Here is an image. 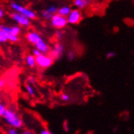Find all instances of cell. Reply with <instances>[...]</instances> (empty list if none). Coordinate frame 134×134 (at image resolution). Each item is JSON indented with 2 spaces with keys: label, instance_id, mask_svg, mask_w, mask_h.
<instances>
[{
  "label": "cell",
  "instance_id": "12",
  "mask_svg": "<svg viewBox=\"0 0 134 134\" xmlns=\"http://www.w3.org/2000/svg\"><path fill=\"white\" fill-rule=\"evenodd\" d=\"M71 11H72V8L69 6H63L59 7V8H58L57 13L60 15H63V16L67 17L71 12Z\"/></svg>",
  "mask_w": 134,
  "mask_h": 134
},
{
  "label": "cell",
  "instance_id": "27",
  "mask_svg": "<svg viewBox=\"0 0 134 134\" xmlns=\"http://www.w3.org/2000/svg\"><path fill=\"white\" fill-rule=\"evenodd\" d=\"M20 134H35V133L32 131H30V130H25V131H23Z\"/></svg>",
  "mask_w": 134,
  "mask_h": 134
},
{
  "label": "cell",
  "instance_id": "22",
  "mask_svg": "<svg viewBox=\"0 0 134 134\" xmlns=\"http://www.w3.org/2000/svg\"><path fill=\"white\" fill-rule=\"evenodd\" d=\"M28 83L29 84H30V85H34L35 83H36V81H35V78L34 77H33V76H29V78H28Z\"/></svg>",
  "mask_w": 134,
  "mask_h": 134
},
{
  "label": "cell",
  "instance_id": "14",
  "mask_svg": "<svg viewBox=\"0 0 134 134\" xmlns=\"http://www.w3.org/2000/svg\"><path fill=\"white\" fill-rule=\"evenodd\" d=\"M25 90H26V91H27L29 95H30L31 97L35 96V90H34V88L33 87L32 85L27 83L25 85Z\"/></svg>",
  "mask_w": 134,
  "mask_h": 134
},
{
  "label": "cell",
  "instance_id": "24",
  "mask_svg": "<svg viewBox=\"0 0 134 134\" xmlns=\"http://www.w3.org/2000/svg\"><path fill=\"white\" fill-rule=\"evenodd\" d=\"M5 85H6V81L4 80V79L1 78V79H0V90H1L4 87Z\"/></svg>",
  "mask_w": 134,
  "mask_h": 134
},
{
  "label": "cell",
  "instance_id": "4",
  "mask_svg": "<svg viewBox=\"0 0 134 134\" xmlns=\"http://www.w3.org/2000/svg\"><path fill=\"white\" fill-rule=\"evenodd\" d=\"M51 20V25L55 28L57 29H64L68 25V20H67V17L63 16V15H59L58 13L54 14L52 15Z\"/></svg>",
  "mask_w": 134,
  "mask_h": 134
},
{
  "label": "cell",
  "instance_id": "9",
  "mask_svg": "<svg viewBox=\"0 0 134 134\" xmlns=\"http://www.w3.org/2000/svg\"><path fill=\"white\" fill-rule=\"evenodd\" d=\"M0 29L4 31V32L10 34H13V35H16L19 36V34L21 32V29L19 26H6V25H0Z\"/></svg>",
  "mask_w": 134,
  "mask_h": 134
},
{
  "label": "cell",
  "instance_id": "2",
  "mask_svg": "<svg viewBox=\"0 0 134 134\" xmlns=\"http://www.w3.org/2000/svg\"><path fill=\"white\" fill-rule=\"evenodd\" d=\"M11 7L15 12H18L23 15L26 16L28 19L31 20H34L37 17V15L36 13L29 8H27L25 7H23L22 5L17 3H11Z\"/></svg>",
  "mask_w": 134,
  "mask_h": 134
},
{
  "label": "cell",
  "instance_id": "10",
  "mask_svg": "<svg viewBox=\"0 0 134 134\" xmlns=\"http://www.w3.org/2000/svg\"><path fill=\"white\" fill-rule=\"evenodd\" d=\"M34 46L36 47V49H37L42 54H49V52L51 51L49 45L47 44V42H46L43 39H42V40H41L39 42H37Z\"/></svg>",
  "mask_w": 134,
  "mask_h": 134
},
{
  "label": "cell",
  "instance_id": "13",
  "mask_svg": "<svg viewBox=\"0 0 134 134\" xmlns=\"http://www.w3.org/2000/svg\"><path fill=\"white\" fill-rule=\"evenodd\" d=\"M25 63L29 67L34 68L36 66V59L33 54H29L25 58Z\"/></svg>",
  "mask_w": 134,
  "mask_h": 134
},
{
  "label": "cell",
  "instance_id": "6",
  "mask_svg": "<svg viewBox=\"0 0 134 134\" xmlns=\"http://www.w3.org/2000/svg\"><path fill=\"white\" fill-rule=\"evenodd\" d=\"M81 19H82V15L79 9L72 10L69 13V15L67 16L68 24H70V25H72L79 24L81 20Z\"/></svg>",
  "mask_w": 134,
  "mask_h": 134
},
{
  "label": "cell",
  "instance_id": "3",
  "mask_svg": "<svg viewBox=\"0 0 134 134\" xmlns=\"http://www.w3.org/2000/svg\"><path fill=\"white\" fill-rule=\"evenodd\" d=\"M36 59V65L41 68H48L52 64L54 59L49 55L48 54H41L40 55L35 57Z\"/></svg>",
  "mask_w": 134,
  "mask_h": 134
},
{
  "label": "cell",
  "instance_id": "29",
  "mask_svg": "<svg viewBox=\"0 0 134 134\" xmlns=\"http://www.w3.org/2000/svg\"><path fill=\"white\" fill-rule=\"evenodd\" d=\"M64 130H66L67 132L69 130L68 126V122H67V121H65V122H64Z\"/></svg>",
  "mask_w": 134,
  "mask_h": 134
},
{
  "label": "cell",
  "instance_id": "20",
  "mask_svg": "<svg viewBox=\"0 0 134 134\" xmlns=\"http://www.w3.org/2000/svg\"><path fill=\"white\" fill-rule=\"evenodd\" d=\"M7 134H20V132H18L17 129L12 128V129H8V131H7Z\"/></svg>",
  "mask_w": 134,
  "mask_h": 134
},
{
  "label": "cell",
  "instance_id": "25",
  "mask_svg": "<svg viewBox=\"0 0 134 134\" xmlns=\"http://www.w3.org/2000/svg\"><path fill=\"white\" fill-rule=\"evenodd\" d=\"M41 54H42V53H41L40 51H39L37 49H36V48L33 51V55H34V57H37V56H38V55H40Z\"/></svg>",
  "mask_w": 134,
  "mask_h": 134
},
{
  "label": "cell",
  "instance_id": "17",
  "mask_svg": "<svg viewBox=\"0 0 134 134\" xmlns=\"http://www.w3.org/2000/svg\"><path fill=\"white\" fill-rule=\"evenodd\" d=\"M46 10L48 11L49 12H51V14H55L58 11V8H57V7L56 6H54V5H52V6H50L49 7H47Z\"/></svg>",
  "mask_w": 134,
  "mask_h": 134
},
{
  "label": "cell",
  "instance_id": "8",
  "mask_svg": "<svg viewBox=\"0 0 134 134\" xmlns=\"http://www.w3.org/2000/svg\"><path fill=\"white\" fill-rule=\"evenodd\" d=\"M26 39L29 42H30L31 44H34V45H36L37 42L42 40L41 35L37 32H29L26 34Z\"/></svg>",
  "mask_w": 134,
  "mask_h": 134
},
{
  "label": "cell",
  "instance_id": "1",
  "mask_svg": "<svg viewBox=\"0 0 134 134\" xmlns=\"http://www.w3.org/2000/svg\"><path fill=\"white\" fill-rule=\"evenodd\" d=\"M3 117L7 124H9L12 128L19 129L23 127V120L21 118L11 109H6Z\"/></svg>",
  "mask_w": 134,
  "mask_h": 134
},
{
  "label": "cell",
  "instance_id": "16",
  "mask_svg": "<svg viewBox=\"0 0 134 134\" xmlns=\"http://www.w3.org/2000/svg\"><path fill=\"white\" fill-rule=\"evenodd\" d=\"M76 54L74 51H69L67 53V57L69 60H73L76 58Z\"/></svg>",
  "mask_w": 134,
  "mask_h": 134
},
{
  "label": "cell",
  "instance_id": "7",
  "mask_svg": "<svg viewBox=\"0 0 134 134\" xmlns=\"http://www.w3.org/2000/svg\"><path fill=\"white\" fill-rule=\"evenodd\" d=\"M11 18L16 22L19 25L23 27H29L30 25V20L28 19L26 16L23 15L18 12H13L11 14Z\"/></svg>",
  "mask_w": 134,
  "mask_h": 134
},
{
  "label": "cell",
  "instance_id": "21",
  "mask_svg": "<svg viewBox=\"0 0 134 134\" xmlns=\"http://www.w3.org/2000/svg\"><path fill=\"white\" fill-rule=\"evenodd\" d=\"M6 109H7V108L5 107L4 105H3V104L0 103V116H3V114H4L5 111H6Z\"/></svg>",
  "mask_w": 134,
  "mask_h": 134
},
{
  "label": "cell",
  "instance_id": "18",
  "mask_svg": "<svg viewBox=\"0 0 134 134\" xmlns=\"http://www.w3.org/2000/svg\"><path fill=\"white\" fill-rule=\"evenodd\" d=\"M61 99L63 102H68L70 101V96L67 93H62L61 94Z\"/></svg>",
  "mask_w": 134,
  "mask_h": 134
},
{
  "label": "cell",
  "instance_id": "28",
  "mask_svg": "<svg viewBox=\"0 0 134 134\" xmlns=\"http://www.w3.org/2000/svg\"><path fill=\"white\" fill-rule=\"evenodd\" d=\"M3 16H4V12L1 7H0V19H2Z\"/></svg>",
  "mask_w": 134,
  "mask_h": 134
},
{
  "label": "cell",
  "instance_id": "15",
  "mask_svg": "<svg viewBox=\"0 0 134 134\" xmlns=\"http://www.w3.org/2000/svg\"><path fill=\"white\" fill-rule=\"evenodd\" d=\"M41 15L42 16L43 19H45V20H50L51 19V17H52L53 14H51V12H49L46 9H45V10H43V11L42 12Z\"/></svg>",
  "mask_w": 134,
  "mask_h": 134
},
{
  "label": "cell",
  "instance_id": "5",
  "mask_svg": "<svg viewBox=\"0 0 134 134\" xmlns=\"http://www.w3.org/2000/svg\"><path fill=\"white\" fill-rule=\"evenodd\" d=\"M64 53V46L60 42L55 43L49 52V55L53 59H60Z\"/></svg>",
  "mask_w": 134,
  "mask_h": 134
},
{
  "label": "cell",
  "instance_id": "19",
  "mask_svg": "<svg viewBox=\"0 0 134 134\" xmlns=\"http://www.w3.org/2000/svg\"><path fill=\"white\" fill-rule=\"evenodd\" d=\"M55 37H56V38L58 39V40H61V39H63V37H64V33H63L62 31H60V30H58L56 32Z\"/></svg>",
  "mask_w": 134,
  "mask_h": 134
},
{
  "label": "cell",
  "instance_id": "26",
  "mask_svg": "<svg viewBox=\"0 0 134 134\" xmlns=\"http://www.w3.org/2000/svg\"><path fill=\"white\" fill-rule=\"evenodd\" d=\"M40 134H53L51 132H50L49 130H47V129H44V130H42Z\"/></svg>",
  "mask_w": 134,
  "mask_h": 134
},
{
  "label": "cell",
  "instance_id": "23",
  "mask_svg": "<svg viewBox=\"0 0 134 134\" xmlns=\"http://www.w3.org/2000/svg\"><path fill=\"white\" fill-rule=\"evenodd\" d=\"M115 56V53L113 52V51H110V52H108V53L107 54V57L108 59H112V58H114Z\"/></svg>",
  "mask_w": 134,
  "mask_h": 134
},
{
  "label": "cell",
  "instance_id": "11",
  "mask_svg": "<svg viewBox=\"0 0 134 134\" xmlns=\"http://www.w3.org/2000/svg\"><path fill=\"white\" fill-rule=\"evenodd\" d=\"M90 4V0H73V5L77 9H84Z\"/></svg>",
  "mask_w": 134,
  "mask_h": 134
}]
</instances>
